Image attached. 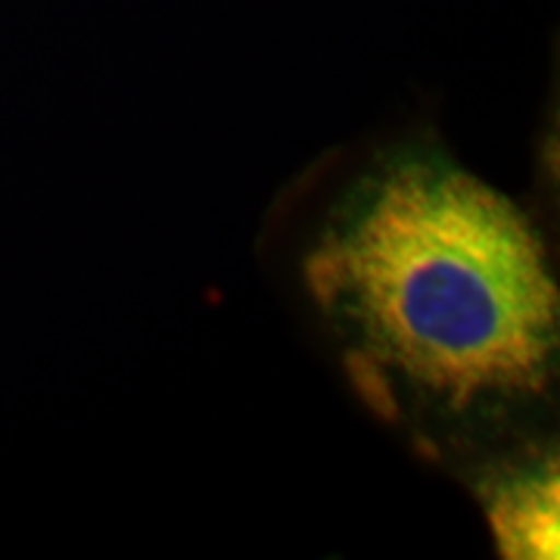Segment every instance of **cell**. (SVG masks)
Listing matches in <instances>:
<instances>
[{"label": "cell", "mask_w": 560, "mask_h": 560, "mask_svg": "<svg viewBox=\"0 0 560 560\" xmlns=\"http://www.w3.org/2000/svg\"><path fill=\"white\" fill-rule=\"evenodd\" d=\"M318 305L377 377L445 411L541 393L560 296L521 209L440 160H399L346 200L305 259Z\"/></svg>", "instance_id": "6da1fadb"}, {"label": "cell", "mask_w": 560, "mask_h": 560, "mask_svg": "<svg viewBox=\"0 0 560 560\" xmlns=\"http://www.w3.org/2000/svg\"><path fill=\"white\" fill-rule=\"evenodd\" d=\"M486 514L504 560H555L560 555L558 460L508 474L486 489Z\"/></svg>", "instance_id": "7a4b0ae2"}]
</instances>
